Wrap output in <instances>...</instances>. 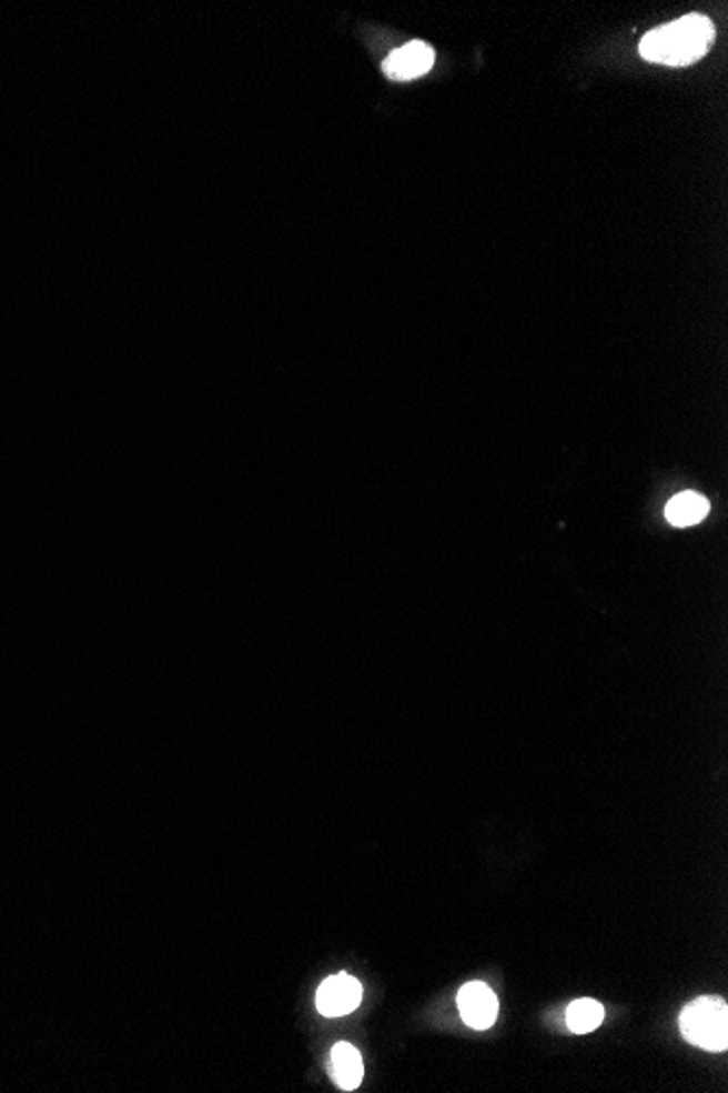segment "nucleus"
<instances>
[{
	"mask_svg": "<svg viewBox=\"0 0 728 1093\" xmlns=\"http://www.w3.org/2000/svg\"><path fill=\"white\" fill-rule=\"evenodd\" d=\"M678 1026L691 1045L709 1052H725L728 1045L727 1002L711 995L698 997L683 1009Z\"/></svg>",
	"mask_w": 728,
	"mask_h": 1093,
	"instance_id": "f03ea898",
	"label": "nucleus"
},
{
	"mask_svg": "<svg viewBox=\"0 0 728 1093\" xmlns=\"http://www.w3.org/2000/svg\"><path fill=\"white\" fill-rule=\"evenodd\" d=\"M709 513V500L696 491H683L674 495L666 507V518L671 527L685 529L702 522Z\"/></svg>",
	"mask_w": 728,
	"mask_h": 1093,
	"instance_id": "0eeeda50",
	"label": "nucleus"
},
{
	"mask_svg": "<svg viewBox=\"0 0 728 1093\" xmlns=\"http://www.w3.org/2000/svg\"><path fill=\"white\" fill-rule=\"evenodd\" d=\"M434 49L425 42H408L406 47L393 51L384 60V72L393 81H411L417 77H424L425 72L434 66Z\"/></svg>",
	"mask_w": 728,
	"mask_h": 1093,
	"instance_id": "39448f33",
	"label": "nucleus"
},
{
	"mask_svg": "<svg viewBox=\"0 0 728 1093\" xmlns=\"http://www.w3.org/2000/svg\"><path fill=\"white\" fill-rule=\"evenodd\" d=\"M605 1020V1009L600 1002L592 997H583L569 1004L567 1009V1026L576 1034L594 1033Z\"/></svg>",
	"mask_w": 728,
	"mask_h": 1093,
	"instance_id": "6e6552de",
	"label": "nucleus"
},
{
	"mask_svg": "<svg viewBox=\"0 0 728 1093\" xmlns=\"http://www.w3.org/2000/svg\"><path fill=\"white\" fill-rule=\"evenodd\" d=\"M330 1074L343 1092H354L363 1083L364 1063L352 1043H336L330 1054Z\"/></svg>",
	"mask_w": 728,
	"mask_h": 1093,
	"instance_id": "423d86ee",
	"label": "nucleus"
},
{
	"mask_svg": "<svg viewBox=\"0 0 728 1093\" xmlns=\"http://www.w3.org/2000/svg\"><path fill=\"white\" fill-rule=\"evenodd\" d=\"M714 40V22L702 13H689L646 33L639 42V53L646 61L678 68L705 58Z\"/></svg>",
	"mask_w": 728,
	"mask_h": 1093,
	"instance_id": "f257e3e1",
	"label": "nucleus"
},
{
	"mask_svg": "<svg viewBox=\"0 0 728 1093\" xmlns=\"http://www.w3.org/2000/svg\"><path fill=\"white\" fill-rule=\"evenodd\" d=\"M497 995L488 989L485 982H467L458 991V1011L467 1026L476 1031H486L497 1020Z\"/></svg>",
	"mask_w": 728,
	"mask_h": 1093,
	"instance_id": "20e7f679",
	"label": "nucleus"
},
{
	"mask_svg": "<svg viewBox=\"0 0 728 1093\" xmlns=\"http://www.w3.org/2000/svg\"><path fill=\"white\" fill-rule=\"evenodd\" d=\"M361 1000L363 984L350 973L327 977L316 991V1009L325 1017H345L361 1006Z\"/></svg>",
	"mask_w": 728,
	"mask_h": 1093,
	"instance_id": "7ed1b4c3",
	"label": "nucleus"
}]
</instances>
